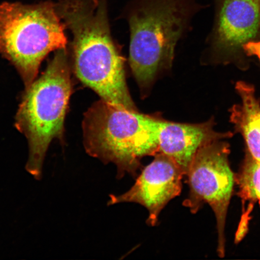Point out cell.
<instances>
[{
    "mask_svg": "<svg viewBox=\"0 0 260 260\" xmlns=\"http://www.w3.org/2000/svg\"><path fill=\"white\" fill-rule=\"evenodd\" d=\"M55 7L73 35L71 65L78 79L106 102L138 111L112 37L107 0H58Z\"/></svg>",
    "mask_w": 260,
    "mask_h": 260,
    "instance_id": "1",
    "label": "cell"
},
{
    "mask_svg": "<svg viewBox=\"0 0 260 260\" xmlns=\"http://www.w3.org/2000/svg\"><path fill=\"white\" fill-rule=\"evenodd\" d=\"M195 0H136L128 15L129 65L142 95L172 67Z\"/></svg>",
    "mask_w": 260,
    "mask_h": 260,
    "instance_id": "2",
    "label": "cell"
},
{
    "mask_svg": "<svg viewBox=\"0 0 260 260\" xmlns=\"http://www.w3.org/2000/svg\"><path fill=\"white\" fill-rule=\"evenodd\" d=\"M70 55L66 48L56 51L41 76L25 88L15 116L16 129L27 138L26 170L40 180L45 155L54 139L64 144V123L72 81Z\"/></svg>",
    "mask_w": 260,
    "mask_h": 260,
    "instance_id": "3",
    "label": "cell"
},
{
    "mask_svg": "<svg viewBox=\"0 0 260 260\" xmlns=\"http://www.w3.org/2000/svg\"><path fill=\"white\" fill-rule=\"evenodd\" d=\"M82 128L87 153L115 164L119 178L136 176L142 159L158 153V118L102 99L84 114Z\"/></svg>",
    "mask_w": 260,
    "mask_h": 260,
    "instance_id": "4",
    "label": "cell"
},
{
    "mask_svg": "<svg viewBox=\"0 0 260 260\" xmlns=\"http://www.w3.org/2000/svg\"><path fill=\"white\" fill-rule=\"evenodd\" d=\"M65 29L55 2L0 5V54L17 70L25 88L51 52L67 48Z\"/></svg>",
    "mask_w": 260,
    "mask_h": 260,
    "instance_id": "5",
    "label": "cell"
},
{
    "mask_svg": "<svg viewBox=\"0 0 260 260\" xmlns=\"http://www.w3.org/2000/svg\"><path fill=\"white\" fill-rule=\"evenodd\" d=\"M229 143L219 140L201 147L191 161L186 176L190 191L185 207L194 214L209 204L216 219L217 253L225 255V228L235 177L229 162Z\"/></svg>",
    "mask_w": 260,
    "mask_h": 260,
    "instance_id": "6",
    "label": "cell"
},
{
    "mask_svg": "<svg viewBox=\"0 0 260 260\" xmlns=\"http://www.w3.org/2000/svg\"><path fill=\"white\" fill-rule=\"evenodd\" d=\"M150 164L144 169L130 189L119 196L111 195L108 205L135 203L148 210L146 222L154 226L167 204L181 193L184 175L175 161L158 152Z\"/></svg>",
    "mask_w": 260,
    "mask_h": 260,
    "instance_id": "7",
    "label": "cell"
},
{
    "mask_svg": "<svg viewBox=\"0 0 260 260\" xmlns=\"http://www.w3.org/2000/svg\"><path fill=\"white\" fill-rule=\"evenodd\" d=\"M233 135L230 132H216L213 119L201 123H184L158 119V152L173 159L184 175L202 146Z\"/></svg>",
    "mask_w": 260,
    "mask_h": 260,
    "instance_id": "8",
    "label": "cell"
},
{
    "mask_svg": "<svg viewBox=\"0 0 260 260\" xmlns=\"http://www.w3.org/2000/svg\"><path fill=\"white\" fill-rule=\"evenodd\" d=\"M217 47L236 52L260 34V0H219Z\"/></svg>",
    "mask_w": 260,
    "mask_h": 260,
    "instance_id": "9",
    "label": "cell"
},
{
    "mask_svg": "<svg viewBox=\"0 0 260 260\" xmlns=\"http://www.w3.org/2000/svg\"><path fill=\"white\" fill-rule=\"evenodd\" d=\"M236 89L241 103L231 109L230 121L245 140L247 153L260 161V103L251 84L238 81Z\"/></svg>",
    "mask_w": 260,
    "mask_h": 260,
    "instance_id": "10",
    "label": "cell"
},
{
    "mask_svg": "<svg viewBox=\"0 0 260 260\" xmlns=\"http://www.w3.org/2000/svg\"><path fill=\"white\" fill-rule=\"evenodd\" d=\"M239 194L243 201L255 203L260 201V161L246 152L239 174L235 177Z\"/></svg>",
    "mask_w": 260,
    "mask_h": 260,
    "instance_id": "11",
    "label": "cell"
},
{
    "mask_svg": "<svg viewBox=\"0 0 260 260\" xmlns=\"http://www.w3.org/2000/svg\"><path fill=\"white\" fill-rule=\"evenodd\" d=\"M242 49L248 56H255L260 60V40L250 41L244 45Z\"/></svg>",
    "mask_w": 260,
    "mask_h": 260,
    "instance_id": "12",
    "label": "cell"
}]
</instances>
